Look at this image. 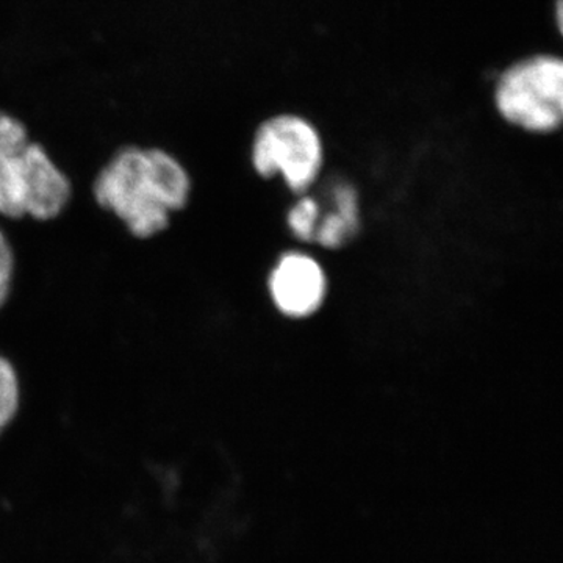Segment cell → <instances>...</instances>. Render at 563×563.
<instances>
[{
  "mask_svg": "<svg viewBox=\"0 0 563 563\" xmlns=\"http://www.w3.org/2000/svg\"><path fill=\"white\" fill-rule=\"evenodd\" d=\"M322 203L309 192L298 196L287 214L288 231L296 240L313 243L318 222L321 220Z\"/></svg>",
  "mask_w": 563,
  "mask_h": 563,
  "instance_id": "obj_7",
  "label": "cell"
},
{
  "mask_svg": "<svg viewBox=\"0 0 563 563\" xmlns=\"http://www.w3.org/2000/svg\"><path fill=\"white\" fill-rule=\"evenodd\" d=\"M14 252L10 240L0 229V309L5 306L13 288Z\"/></svg>",
  "mask_w": 563,
  "mask_h": 563,
  "instance_id": "obj_9",
  "label": "cell"
},
{
  "mask_svg": "<svg viewBox=\"0 0 563 563\" xmlns=\"http://www.w3.org/2000/svg\"><path fill=\"white\" fill-rule=\"evenodd\" d=\"M73 198L69 177L20 118L0 110V214L9 220L60 217Z\"/></svg>",
  "mask_w": 563,
  "mask_h": 563,
  "instance_id": "obj_2",
  "label": "cell"
},
{
  "mask_svg": "<svg viewBox=\"0 0 563 563\" xmlns=\"http://www.w3.org/2000/svg\"><path fill=\"white\" fill-rule=\"evenodd\" d=\"M21 406L20 376L9 358L0 355V433L9 428Z\"/></svg>",
  "mask_w": 563,
  "mask_h": 563,
  "instance_id": "obj_8",
  "label": "cell"
},
{
  "mask_svg": "<svg viewBox=\"0 0 563 563\" xmlns=\"http://www.w3.org/2000/svg\"><path fill=\"white\" fill-rule=\"evenodd\" d=\"M325 162L324 140L317 125L298 113H279L258 125L251 163L263 179L280 177L295 195L309 192Z\"/></svg>",
  "mask_w": 563,
  "mask_h": 563,
  "instance_id": "obj_4",
  "label": "cell"
},
{
  "mask_svg": "<svg viewBox=\"0 0 563 563\" xmlns=\"http://www.w3.org/2000/svg\"><path fill=\"white\" fill-rule=\"evenodd\" d=\"M492 98L499 118L518 131H563V55L536 52L510 63L496 76Z\"/></svg>",
  "mask_w": 563,
  "mask_h": 563,
  "instance_id": "obj_3",
  "label": "cell"
},
{
  "mask_svg": "<svg viewBox=\"0 0 563 563\" xmlns=\"http://www.w3.org/2000/svg\"><path fill=\"white\" fill-rule=\"evenodd\" d=\"M328 202V207H322L313 243L324 250H342L361 232V198L351 184L340 180L329 190Z\"/></svg>",
  "mask_w": 563,
  "mask_h": 563,
  "instance_id": "obj_6",
  "label": "cell"
},
{
  "mask_svg": "<svg viewBox=\"0 0 563 563\" xmlns=\"http://www.w3.org/2000/svg\"><path fill=\"white\" fill-rule=\"evenodd\" d=\"M553 18L555 31H558L563 40V0H554Z\"/></svg>",
  "mask_w": 563,
  "mask_h": 563,
  "instance_id": "obj_10",
  "label": "cell"
},
{
  "mask_svg": "<svg viewBox=\"0 0 563 563\" xmlns=\"http://www.w3.org/2000/svg\"><path fill=\"white\" fill-rule=\"evenodd\" d=\"M187 168L161 147L125 146L111 155L92 184V198L135 239L168 229L172 214L190 201Z\"/></svg>",
  "mask_w": 563,
  "mask_h": 563,
  "instance_id": "obj_1",
  "label": "cell"
},
{
  "mask_svg": "<svg viewBox=\"0 0 563 563\" xmlns=\"http://www.w3.org/2000/svg\"><path fill=\"white\" fill-rule=\"evenodd\" d=\"M268 291L279 313L292 320L312 317L328 296V276L313 255L291 251L269 273Z\"/></svg>",
  "mask_w": 563,
  "mask_h": 563,
  "instance_id": "obj_5",
  "label": "cell"
}]
</instances>
